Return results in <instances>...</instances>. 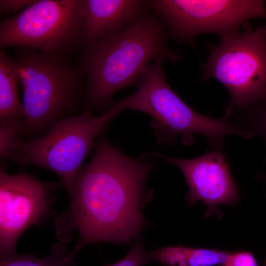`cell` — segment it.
I'll return each instance as SVG.
<instances>
[{
    "label": "cell",
    "mask_w": 266,
    "mask_h": 266,
    "mask_svg": "<svg viewBox=\"0 0 266 266\" xmlns=\"http://www.w3.org/2000/svg\"><path fill=\"white\" fill-rule=\"evenodd\" d=\"M208 56L200 65V80L214 78L230 93L225 112L254 106L266 96V25L245 22L237 33L207 43Z\"/></svg>",
    "instance_id": "5b68a950"
},
{
    "label": "cell",
    "mask_w": 266,
    "mask_h": 266,
    "mask_svg": "<svg viewBox=\"0 0 266 266\" xmlns=\"http://www.w3.org/2000/svg\"><path fill=\"white\" fill-rule=\"evenodd\" d=\"M166 162L180 168L189 187L186 200L192 206L202 201L207 206L205 217L221 215L217 206H234L239 201V192L229 164L221 149L192 159L166 157Z\"/></svg>",
    "instance_id": "30bf717a"
},
{
    "label": "cell",
    "mask_w": 266,
    "mask_h": 266,
    "mask_svg": "<svg viewBox=\"0 0 266 266\" xmlns=\"http://www.w3.org/2000/svg\"><path fill=\"white\" fill-rule=\"evenodd\" d=\"M262 266H266V258L265 259V261L264 262V263Z\"/></svg>",
    "instance_id": "d6986e66"
},
{
    "label": "cell",
    "mask_w": 266,
    "mask_h": 266,
    "mask_svg": "<svg viewBox=\"0 0 266 266\" xmlns=\"http://www.w3.org/2000/svg\"><path fill=\"white\" fill-rule=\"evenodd\" d=\"M78 252L74 249L68 254L65 246L57 243L47 257L37 258L33 254L20 255L16 253L1 257L0 266H73L74 257Z\"/></svg>",
    "instance_id": "5bb4252c"
},
{
    "label": "cell",
    "mask_w": 266,
    "mask_h": 266,
    "mask_svg": "<svg viewBox=\"0 0 266 266\" xmlns=\"http://www.w3.org/2000/svg\"><path fill=\"white\" fill-rule=\"evenodd\" d=\"M84 0H37L0 23L1 50L28 47L74 57L83 48Z\"/></svg>",
    "instance_id": "52a82bcc"
},
{
    "label": "cell",
    "mask_w": 266,
    "mask_h": 266,
    "mask_svg": "<svg viewBox=\"0 0 266 266\" xmlns=\"http://www.w3.org/2000/svg\"><path fill=\"white\" fill-rule=\"evenodd\" d=\"M148 7L163 20L168 39L187 42L204 33L221 39L238 33L252 19H266V6L260 0H149Z\"/></svg>",
    "instance_id": "ba28073f"
},
{
    "label": "cell",
    "mask_w": 266,
    "mask_h": 266,
    "mask_svg": "<svg viewBox=\"0 0 266 266\" xmlns=\"http://www.w3.org/2000/svg\"><path fill=\"white\" fill-rule=\"evenodd\" d=\"M168 40L163 20L148 7L126 30L84 46L74 56L86 77L83 111L106 112L114 101L113 95L137 86L156 59L177 63L180 56Z\"/></svg>",
    "instance_id": "7a4b0ae2"
},
{
    "label": "cell",
    "mask_w": 266,
    "mask_h": 266,
    "mask_svg": "<svg viewBox=\"0 0 266 266\" xmlns=\"http://www.w3.org/2000/svg\"><path fill=\"white\" fill-rule=\"evenodd\" d=\"M164 61L160 58L153 62L133 94L114 101L112 106L118 112L130 109L150 116V125L161 144L172 145L180 139L184 144H190L194 134H199L213 149H221L228 135L246 137L245 133L236 129L224 117L201 115L182 100L166 82Z\"/></svg>",
    "instance_id": "277c9868"
},
{
    "label": "cell",
    "mask_w": 266,
    "mask_h": 266,
    "mask_svg": "<svg viewBox=\"0 0 266 266\" xmlns=\"http://www.w3.org/2000/svg\"><path fill=\"white\" fill-rule=\"evenodd\" d=\"M222 266H258L252 252L231 251Z\"/></svg>",
    "instance_id": "e0dca14e"
},
{
    "label": "cell",
    "mask_w": 266,
    "mask_h": 266,
    "mask_svg": "<svg viewBox=\"0 0 266 266\" xmlns=\"http://www.w3.org/2000/svg\"><path fill=\"white\" fill-rule=\"evenodd\" d=\"M96 140L93 157L66 189L68 208L55 221L63 242L77 232L78 251L87 244L137 237L145 224L141 211L145 183L163 157L149 153L132 158L110 143L104 131Z\"/></svg>",
    "instance_id": "6da1fadb"
},
{
    "label": "cell",
    "mask_w": 266,
    "mask_h": 266,
    "mask_svg": "<svg viewBox=\"0 0 266 266\" xmlns=\"http://www.w3.org/2000/svg\"><path fill=\"white\" fill-rule=\"evenodd\" d=\"M230 252L177 246L160 248L150 254L152 261L165 266H222Z\"/></svg>",
    "instance_id": "4fadbf2b"
},
{
    "label": "cell",
    "mask_w": 266,
    "mask_h": 266,
    "mask_svg": "<svg viewBox=\"0 0 266 266\" xmlns=\"http://www.w3.org/2000/svg\"><path fill=\"white\" fill-rule=\"evenodd\" d=\"M54 185L25 173L0 172V257L16 254L15 245L22 233L39 224L49 212Z\"/></svg>",
    "instance_id": "9c48e42d"
},
{
    "label": "cell",
    "mask_w": 266,
    "mask_h": 266,
    "mask_svg": "<svg viewBox=\"0 0 266 266\" xmlns=\"http://www.w3.org/2000/svg\"><path fill=\"white\" fill-rule=\"evenodd\" d=\"M147 9L146 0H84L83 47L126 30Z\"/></svg>",
    "instance_id": "8fae6325"
},
{
    "label": "cell",
    "mask_w": 266,
    "mask_h": 266,
    "mask_svg": "<svg viewBox=\"0 0 266 266\" xmlns=\"http://www.w3.org/2000/svg\"><path fill=\"white\" fill-rule=\"evenodd\" d=\"M13 61L23 92L21 133L48 130L83 102L86 77L74 57L22 47Z\"/></svg>",
    "instance_id": "3957f363"
},
{
    "label": "cell",
    "mask_w": 266,
    "mask_h": 266,
    "mask_svg": "<svg viewBox=\"0 0 266 266\" xmlns=\"http://www.w3.org/2000/svg\"><path fill=\"white\" fill-rule=\"evenodd\" d=\"M118 114L111 106L98 116L82 111L63 118L44 135L28 142L19 140L7 160L50 170L60 177L66 189L81 168L84 159L96 146L95 139Z\"/></svg>",
    "instance_id": "8992f818"
},
{
    "label": "cell",
    "mask_w": 266,
    "mask_h": 266,
    "mask_svg": "<svg viewBox=\"0 0 266 266\" xmlns=\"http://www.w3.org/2000/svg\"><path fill=\"white\" fill-rule=\"evenodd\" d=\"M230 120L236 129L246 133L249 136L254 131L261 135L266 142V96L254 106L234 110Z\"/></svg>",
    "instance_id": "9a60e30c"
},
{
    "label": "cell",
    "mask_w": 266,
    "mask_h": 266,
    "mask_svg": "<svg viewBox=\"0 0 266 266\" xmlns=\"http://www.w3.org/2000/svg\"><path fill=\"white\" fill-rule=\"evenodd\" d=\"M150 261V252L146 251L140 240H137L125 257L114 264L104 266H143Z\"/></svg>",
    "instance_id": "2e32d148"
},
{
    "label": "cell",
    "mask_w": 266,
    "mask_h": 266,
    "mask_svg": "<svg viewBox=\"0 0 266 266\" xmlns=\"http://www.w3.org/2000/svg\"><path fill=\"white\" fill-rule=\"evenodd\" d=\"M19 76L13 59L0 51V125L21 126L24 107L19 99Z\"/></svg>",
    "instance_id": "7c38bea8"
},
{
    "label": "cell",
    "mask_w": 266,
    "mask_h": 266,
    "mask_svg": "<svg viewBox=\"0 0 266 266\" xmlns=\"http://www.w3.org/2000/svg\"><path fill=\"white\" fill-rule=\"evenodd\" d=\"M37 0H0V14L16 12L23 7L26 8L34 3Z\"/></svg>",
    "instance_id": "ac0fdd59"
}]
</instances>
